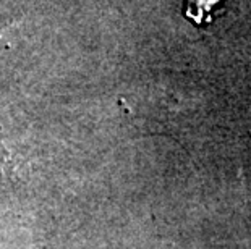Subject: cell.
I'll use <instances>...</instances> for the list:
<instances>
[{"label": "cell", "mask_w": 251, "mask_h": 249, "mask_svg": "<svg viewBox=\"0 0 251 249\" xmlns=\"http://www.w3.org/2000/svg\"><path fill=\"white\" fill-rule=\"evenodd\" d=\"M25 162L21 157H15L10 152H0V177L10 181H21L28 175Z\"/></svg>", "instance_id": "6da1fadb"}]
</instances>
